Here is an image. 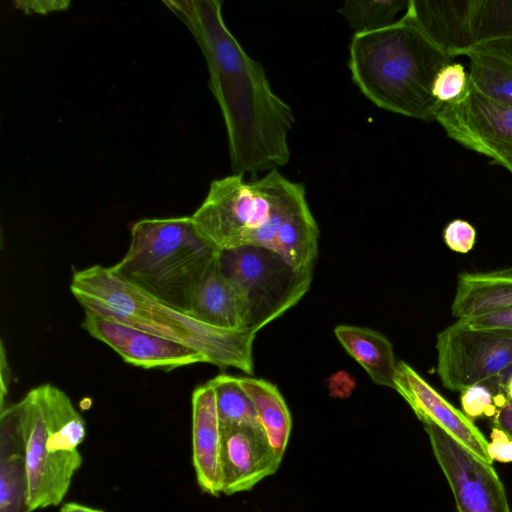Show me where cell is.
<instances>
[{
    "label": "cell",
    "instance_id": "23",
    "mask_svg": "<svg viewBox=\"0 0 512 512\" xmlns=\"http://www.w3.org/2000/svg\"><path fill=\"white\" fill-rule=\"evenodd\" d=\"M474 47L512 38V0H470Z\"/></svg>",
    "mask_w": 512,
    "mask_h": 512
},
{
    "label": "cell",
    "instance_id": "10",
    "mask_svg": "<svg viewBox=\"0 0 512 512\" xmlns=\"http://www.w3.org/2000/svg\"><path fill=\"white\" fill-rule=\"evenodd\" d=\"M435 121L448 138L490 160L512 151V105L485 97L470 86L461 99L444 104Z\"/></svg>",
    "mask_w": 512,
    "mask_h": 512
},
{
    "label": "cell",
    "instance_id": "14",
    "mask_svg": "<svg viewBox=\"0 0 512 512\" xmlns=\"http://www.w3.org/2000/svg\"><path fill=\"white\" fill-rule=\"evenodd\" d=\"M221 443L215 390L207 382L192 394V458L199 487L216 497L222 493Z\"/></svg>",
    "mask_w": 512,
    "mask_h": 512
},
{
    "label": "cell",
    "instance_id": "30",
    "mask_svg": "<svg viewBox=\"0 0 512 512\" xmlns=\"http://www.w3.org/2000/svg\"><path fill=\"white\" fill-rule=\"evenodd\" d=\"M15 7L27 14H46L53 11L66 10L70 5L69 1L48 0V1H16L13 3Z\"/></svg>",
    "mask_w": 512,
    "mask_h": 512
},
{
    "label": "cell",
    "instance_id": "5",
    "mask_svg": "<svg viewBox=\"0 0 512 512\" xmlns=\"http://www.w3.org/2000/svg\"><path fill=\"white\" fill-rule=\"evenodd\" d=\"M218 253L197 231L191 216L146 218L132 225L127 253L110 268L188 314L192 292Z\"/></svg>",
    "mask_w": 512,
    "mask_h": 512
},
{
    "label": "cell",
    "instance_id": "6",
    "mask_svg": "<svg viewBox=\"0 0 512 512\" xmlns=\"http://www.w3.org/2000/svg\"><path fill=\"white\" fill-rule=\"evenodd\" d=\"M26 447L31 510L57 506L82 464L86 423L66 393L52 384L15 403Z\"/></svg>",
    "mask_w": 512,
    "mask_h": 512
},
{
    "label": "cell",
    "instance_id": "32",
    "mask_svg": "<svg viewBox=\"0 0 512 512\" xmlns=\"http://www.w3.org/2000/svg\"><path fill=\"white\" fill-rule=\"evenodd\" d=\"M474 48L503 56L512 61V38L482 43Z\"/></svg>",
    "mask_w": 512,
    "mask_h": 512
},
{
    "label": "cell",
    "instance_id": "27",
    "mask_svg": "<svg viewBox=\"0 0 512 512\" xmlns=\"http://www.w3.org/2000/svg\"><path fill=\"white\" fill-rule=\"evenodd\" d=\"M443 239L452 251L466 254L471 251L476 241V230L472 224L463 219H453L443 230Z\"/></svg>",
    "mask_w": 512,
    "mask_h": 512
},
{
    "label": "cell",
    "instance_id": "12",
    "mask_svg": "<svg viewBox=\"0 0 512 512\" xmlns=\"http://www.w3.org/2000/svg\"><path fill=\"white\" fill-rule=\"evenodd\" d=\"M222 493L248 491L278 470L282 457L270 445L262 426H221Z\"/></svg>",
    "mask_w": 512,
    "mask_h": 512
},
{
    "label": "cell",
    "instance_id": "20",
    "mask_svg": "<svg viewBox=\"0 0 512 512\" xmlns=\"http://www.w3.org/2000/svg\"><path fill=\"white\" fill-rule=\"evenodd\" d=\"M251 399L268 441L283 458L292 428L291 414L277 386L264 379L237 377Z\"/></svg>",
    "mask_w": 512,
    "mask_h": 512
},
{
    "label": "cell",
    "instance_id": "26",
    "mask_svg": "<svg viewBox=\"0 0 512 512\" xmlns=\"http://www.w3.org/2000/svg\"><path fill=\"white\" fill-rule=\"evenodd\" d=\"M507 398L497 396L490 386L478 383L461 391V406L463 413L471 418L494 417Z\"/></svg>",
    "mask_w": 512,
    "mask_h": 512
},
{
    "label": "cell",
    "instance_id": "17",
    "mask_svg": "<svg viewBox=\"0 0 512 512\" xmlns=\"http://www.w3.org/2000/svg\"><path fill=\"white\" fill-rule=\"evenodd\" d=\"M512 307V266L458 275L451 313L469 319Z\"/></svg>",
    "mask_w": 512,
    "mask_h": 512
},
{
    "label": "cell",
    "instance_id": "21",
    "mask_svg": "<svg viewBox=\"0 0 512 512\" xmlns=\"http://www.w3.org/2000/svg\"><path fill=\"white\" fill-rule=\"evenodd\" d=\"M469 86L479 94L512 105V61L479 48L466 55Z\"/></svg>",
    "mask_w": 512,
    "mask_h": 512
},
{
    "label": "cell",
    "instance_id": "33",
    "mask_svg": "<svg viewBox=\"0 0 512 512\" xmlns=\"http://www.w3.org/2000/svg\"><path fill=\"white\" fill-rule=\"evenodd\" d=\"M0 370H1V410H3L5 406V398L8 394V387L10 381V368L8 364V360L6 358L5 349L3 343H1V361H0Z\"/></svg>",
    "mask_w": 512,
    "mask_h": 512
},
{
    "label": "cell",
    "instance_id": "11",
    "mask_svg": "<svg viewBox=\"0 0 512 512\" xmlns=\"http://www.w3.org/2000/svg\"><path fill=\"white\" fill-rule=\"evenodd\" d=\"M84 311L82 327L92 337L110 346L129 364L145 369L159 368L169 371L206 362L202 353L187 345L125 325L89 310Z\"/></svg>",
    "mask_w": 512,
    "mask_h": 512
},
{
    "label": "cell",
    "instance_id": "18",
    "mask_svg": "<svg viewBox=\"0 0 512 512\" xmlns=\"http://www.w3.org/2000/svg\"><path fill=\"white\" fill-rule=\"evenodd\" d=\"M188 314L214 327L245 330L239 297L222 274L218 256L195 286Z\"/></svg>",
    "mask_w": 512,
    "mask_h": 512
},
{
    "label": "cell",
    "instance_id": "7",
    "mask_svg": "<svg viewBox=\"0 0 512 512\" xmlns=\"http://www.w3.org/2000/svg\"><path fill=\"white\" fill-rule=\"evenodd\" d=\"M218 264L239 297L244 329L254 334L294 307L313 279L312 269H298L257 246L220 250Z\"/></svg>",
    "mask_w": 512,
    "mask_h": 512
},
{
    "label": "cell",
    "instance_id": "4",
    "mask_svg": "<svg viewBox=\"0 0 512 512\" xmlns=\"http://www.w3.org/2000/svg\"><path fill=\"white\" fill-rule=\"evenodd\" d=\"M70 289L84 310L194 348L207 363L253 374L256 334L250 331L201 322L124 280L110 267L94 265L75 272Z\"/></svg>",
    "mask_w": 512,
    "mask_h": 512
},
{
    "label": "cell",
    "instance_id": "9",
    "mask_svg": "<svg viewBox=\"0 0 512 512\" xmlns=\"http://www.w3.org/2000/svg\"><path fill=\"white\" fill-rule=\"evenodd\" d=\"M422 423L458 512H511L504 485L492 463L477 457L434 423Z\"/></svg>",
    "mask_w": 512,
    "mask_h": 512
},
{
    "label": "cell",
    "instance_id": "22",
    "mask_svg": "<svg viewBox=\"0 0 512 512\" xmlns=\"http://www.w3.org/2000/svg\"><path fill=\"white\" fill-rule=\"evenodd\" d=\"M409 0H347L339 8L354 34L375 32L395 23Z\"/></svg>",
    "mask_w": 512,
    "mask_h": 512
},
{
    "label": "cell",
    "instance_id": "29",
    "mask_svg": "<svg viewBox=\"0 0 512 512\" xmlns=\"http://www.w3.org/2000/svg\"><path fill=\"white\" fill-rule=\"evenodd\" d=\"M487 452L492 461L496 460L502 463L512 462V439L502 430L493 427L491 442L488 443Z\"/></svg>",
    "mask_w": 512,
    "mask_h": 512
},
{
    "label": "cell",
    "instance_id": "35",
    "mask_svg": "<svg viewBox=\"0 0 512 512\" xmlns=\"http://www.w3.org/2000/svg\"><path fill=\"white\" fill-rule=\"evenodd\" d=\"M60 512H104L76 502H67L62 505Z\"/></svg>",
    "mask_w": 512,
    "mask_h": 512
},
{
    "label": "cell",
    "instance_id": "36",
    "mask_svg": "<svg viewBox=\"0 0 512 512\" xmlns=\"http://www.w3.org/2000/svg\"><path fill=\"white\" fill-rule=\"evenodd\" d=\"M504 393L508 400L512 401V377L509 379L504 388Z\"/></svg>",
    "mask_w": 512,
    "mask_h": 512
},
{
    "label": "cell",
    "instance_id": "3",
    "mask_svg": "<svg viewBox=\"0 0 512 512\" xmlns=\"http://www.w3.org/2000/svg\"><path fill=\"white\" fill-rule=\"evenodd\" d=\"M453 60L405 12L389 27L354 34L348 67L354 84L378 108L429 122L444 105L433 97L432 82Z\"/></svg>",
    "mask_w": 512,
    "mask_h": 512
},
{
    "label": "cell",
    "instance_id": "28",
    "mask_svg": "<svg viewBox=\"0 0 512 512\" xmlns=\"http://www.w3.org/2000/svg\"><path fill=\"white\" fill-rule=\"evenodd\" d=\"M460 321L477 329H495L512 332V307Z\"/></svg>",
    "mask_w": 512,
    "mask_h": 512
},
{
    "label": "cell",
    "instance_id": "16",
    "mask_svg": "<svg viewBox=\"0 0 512 512\" xmlns=\"http://www.w3.org/2000/svg\"><path fill=\"white\" fill-rule=\"evenodd\" d=\"M405 12L454 58L465 56L474 48L470 0H409Z\"/></svg>",
    "mask_w": 512,
    "mask_h": 512
},
{
    "label": "cell",
    "instance_id": "13",
    "mask_svg": "<svg viewBox=\"0 0 512 512\" xmlns=\"http://www.w3.org/2000/svg\"><path fill=\"white\" fill-rule=\"evenodd\" d=\"M419 420L430 421L482 460L492 463L488 441L472 420L437 392L414 368L400 361L394 388Z\"/></svg>",
    "mask_w": 512,
    "mask_h": 512
},
{
    "label": "cell",
    "instance_id": "8",
    "mask_svg": "<svg viewBox=\"0 0 512 512\" xmlns=\"http://www.w3.org/2000/svg\"><path fill=\"white\" fill-rule=\"evenodd\" d=\"M437 373L442 385L461 392L498 376L512 362V332L477 329L460 320L437 334Z\"/></svg>",
    "mask_w": 512,
    "mask_h": 512
},
{
    "label": "cell",
    "instance_id": "19",
    "mask_svg": "<svg viewBox=\"0 0 512 512\" xmlns=\"http://www.w3.org/2000/svg\"><path fill=\"white\" fill-rule=\"evenodd\" d=\"M335 336L346 352L358 362L372 381L395 388L398 361L391 342L380 332L370 328L338 325Z\"/></svg>",
    "mask_w": 512,
    "mask_h": 512
},
{
    "label": "cell",
    "instance_id": "25",
    "mask_svg": "<svg viewBox=\"0 0 512 512\" xmlns=\"http://www.w3.org/2000/svg\"><path fill=\"white\" fill-rule=\"evenodd\" d=\"M469 90V75L460 62L443 66L435 75L431 86L433 97L442 104L458 101Z\"/></svg>",
    "mask_w": 512,
    "mask_h": 512
},
{
    "label": "cell",
    "instance_id": "15",
    "mask_svg": "<svg viewBox=\"0 0 512 512\" xmlns=\"http://www.w3.org/2000/svg\"><path fill=\"white\" fill-rule=\"evenodd\" d=\"M26 447L15 404L0 415V512H32Z\"/></svg>",
    "mask_w": 512,
    "mask_h": 512
},
{
    "label": "cell",
    "instance_id": "24",
    "mask_svg": "<svg viewBox=\"0 0 512 512\" xmlns=\"http://www.w3.org/2000/svg\"><path fill=\"white\" fill-rule=\"evenodd\" d=\"M208 382L215 390L221 426H262L251 399L240 386L237 377L220 374Z\"/></svg>",
    "mask_w": 512,
    "mask_h": 512
},
{
    "label": "cell",
    "instance_id": "31",
    "mask_svg": "<svg viewBox=\"0 0 512 512\" xmlns=\"http://www.w3.org/2000/svg\"><path fill=\"white\" fill-rule=\"evenodd\" d=\"M494 427L512 439V401L507 400L493 417Z\"/></svg>",
    "mask_w": 512,
    "mask_h": 512
},
{
    "label": "cell",
    "instance_id": "34",
    "mask_svg": "<svg viewBox=\"0 0 512 512\" xmlns=\"http://www.w3.org/2000/svg\"><path fill=\"white\" fill-rule=\"evenodd\" d=\"M490 164L501 166L512 175V151L505 152L495 157L490 160Z\"/></svg>",
    "mask_w": 512,
    "mask_h": 512
},
{
    "label": "cell",
    "instance_id": "1",
    "mask_svg": "<svg viewBox=\"0 0 512 512\" xmlns=\"http://www.w3.org/2000/svg\"><path fill=\"white\" fill-rule=\"evenodd\" d=\"M203 53L209 87L223 116L235 174L269 172L290 160L292 108L272 89L263 66L226 26L219 0H165Z\"/></svg>",
    "mask_w": 512,
    "mask_h": 512
},
{
    "label": "cell",
    "instance_id": "2",
    "mask_svg": "<svg viewBox=\"0 0 512 512\" xmlns=\"http://www.w3.org/2000/svg\"><path fill=\"white\" fill-rule=\"evenodd\" d=\"M191 219L219 251L263 247L298 269L314 268L319 228L305 186L278 169L249 181L235 173L213 180Z\"/></svg>",
    "mask_w": 512,
    "mask_h": 512
}]
</instances>
